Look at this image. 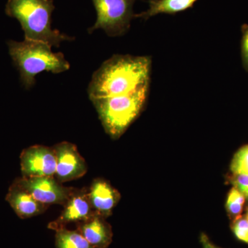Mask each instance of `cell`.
Wrapping results in <instances>:
<instances>
[{
    "label": "cell",
    "instance_id": "cell-1",
    "mask_svg": "<svg viewBox=\"0 0 248 248\" xmlns=\"http://www.w3.org/2000/svg\"><path fill=\"white\" fill-rule=\"evenodd\" d=\"M151 65V57L114 55L93 74L90 99L129 94L149 86Z\"/></svg>",
    "mask_w": 248,
    "mask_h": 248
},
{
    "label": "cell",
    "instance_id": "cell-2",
    "mask_svg": "<svg viewBox=\"0 0 248 248\" xmlns=\"http://www.w3.org/2000/svg\"><path fill=\"white\" fill-rule=\"evenodd\" d=\"M53 0H9L6 14L20 23L27 40L40 41L50 46L59 47L63 41L73 37L54 30L51 27Z\"/></svg>",
    "mask_w": 248,
    "mask_h": 248
},
{
    "label": "cell",
    "instance_id": "cell-3",
    "mask_svg": "<svg viewBox=\"0 0 248 248\" xmlns=\"http://www.w3.org/2000/svg\"><path fill=\"white\" fill-rule=\"evenodd\" d=\"M9 54L20 74L22 84L29 89L35 83V77L42 72L54 74L68 71L70 64L61 53H55L51 47L40 41H9Z\"/></svg>",
    "mask_w": 248,
    "mask_h": 248
},
{
    "label": "cell",
    "instance_id": "cell-4",
    "mask_svg": "<svg viewBox=\"0 0 248 248\" xmlns=\"http://www.w3.org/2000/svg\"><path fill=\"white\" fill-rule=\"evenodd\" d=\"M149 86L136 92L113 97L92 98L106 133L114 140L120 138L146 105Z\"/></svg>",
    "mask_w": 248,
    "mask_h": 248
},
{
    "label": "cell",
    "instance_id": "cell-5",
    "mask_svg": "<svg viewBox=\"0 0 248 248\" xmlns=\"http://www.w3.org/2000/svg\"><path fill=\"white\" fill-rule=\"evenodd\" d=\"M136 0H93L97 11V21L89 29V33L103 29L110 37H118L128 32L135 17L133 5Z\"/></svg>",
    "mask_w": 248,
    "mask_h": 248
},
{
    "label": "cell",
    "instance_id": "cell-6",
    "mask_svg": "<svg viewBox=\"0 0 248 248\" xmlns=\"http://www.w3.org/2000/svg\"><path fill=\"white\" fill-rule=\"evenodd\" d=\"M14 184L28 191L36 200L46 205H64L74 187H65L54 177L17 178Z\"/></svg>",
    "mask_w": 248,
    "mask_h": 248
},
{
    "label": "cell",
    "instance_id": "cell-7",
    "mask_svg": "<svg viewBox=\"0 0 248 248\" xmlns=\"http://www.w3.org/2000/svg\"><path fill=\"white\" fill-rule=\"evenodd\" d=\"M22 177H54L57 158L53 147L35 145L26 148L20 155Z\"/></svg>",
    "mask_w": 248,
    "mask_h": 248
},
{
    "label": "cell",
    "instance_id": "cell-8",
    "mask_svg": "<svg viewBox=\"0 0 248 248\" xmlns=\"http://www.w3.org/2000/svg\"><path fill=\"white\" fill-rule=\"evenodd\" d=\"M53 148L57 158L55 178L58 182L62 184L84 177L87 172L88 166L76 145L63 141Z\"/></svg>",
    "mask_w": 248,
    "mask_h": 248
},
{
    "label": "cell",
    "instance_id": "cell-9",
    "mask_svg": "<svg viewBox=\"0 0 248 248\" xmlns=\"http://www.w3.org/2000/svg\"><path fill=\"white\" fill-rule=\"evenodd\" d=\"M58 218L49 223L48 228L53 231L66 228L70 223H81L92 217L94 210L90 203L89 189L75 188Z\"/></svg>",
    "mask_w": 248,
    "mask_h": 248
},
{
    "label": "cell",
    "instance_id": "cell-10",
    "mask_svg": "<svg viewBox=\"0 0 248 248\" xmlns=\"http://www.w3.org/2000/svg\"><path fill=\"white\" fill-rule=\"evenodd\" d=\"M89 197L94 213L107 218L112 215V210L120 202L121 195L110 183L98 178L90 186Z\"/></svg>",
    "mask_w": 248,
    "mask_h": 248
},
{
    "label": "cell",
    "instance_id": "cell-11",
    "mask_svg": "<svg viewBox=\"0 0 248 248\" xmlns=\"http://www.w3.org/2000/svg\"><path fill=\"white\" fill-rule=\"evenodd\" d=\"M6 201L22 219L40 215L48 208V205L36 200L28 191L14 183L10 186Z\"/></svg>",
    "mask_w": 248,
    "mask_h": 248
},
{
    "label": "cell",
    "instance_id": "cell-12",
    "mask_svg": "<svg viewBox=\"0 0 248 248\" xmlns=\"http://www.w3.org/2000/svg\"><path fill=\"white\" fill-rule=\"evenodd\" d=\"M106 218L97 214L76 224V230L94 248H107L112 243V231Z\"/></svg>",
    "mask_w": 248,
    "mask_h": 248
},
{
    "label": "cell",
    "instance_id": "cell-13",
    "mask_svg": "<svg viewBox=\"0 0 248 248\" xmlns=\"http://www.w3.org/2000/svg\"><path fill=\"white\" fill-rule=\"evenodd\" d=\"M198 0H148L149 9L140 14H135V17L147 19L158 14L174 15L193 7Z\"/></svg>",
    "mask_w": 248,
    "mask_h": 248
},
{
    "label": "cell",
    "instance_id": "cell-14",
    "mask_svg": "<svg viewBox=\"0 0 248 248\" xmlns=\"http://www.w3.org/2000/svg\"><path fill=\"white\" fill-rule=\"evenodd\" d=\"M56 248H94L79 232L70 231L66 228L55 231Z\"/></svg>",
    "mask_w": 248,
    "mask_h": 248
},
{
    "label": "cell",
    "instance_id": "cell-15",
    "mask_svg": "<svg viewBox=\"0 0 248 248\" xmlns=\"http://www.w3.org/2000/svg\"><path fill=\"white\" fill-rule=\"evenodd\" d=\"M246 197L236 187H233L228 193L226 201V210L233 221L241 216Z\"/></svg>",
    "mask_w": 248,
    "mask_h": 248
},
{
    "label": "cell",
    "instance_id": "cell-16",
    "mask_svg": "<svg viewBox=\"0 0 248 248\" xmlns=\"http://www.w3.org/2000/svg\"><path fill=\"white\" fill-rule=\"evenodd\" d=\"M231 170L232 174L248 175V145L235 153L232 160Z\"/></svg>",
    "mask_w": 248,
    "mask_h": 248
},
{
    "label": "cell",
    "instance_id": "cell-17",
    "mask_svg": "<svg viewBox=\"0 0 248 248\" xmlns=\"http://www.w3.org/2000/svg\"><path fill=\"white\" fill-rule=\"evenodd\" d=\"M232 231L236 239L248 245V220L247 217H240L233 221Z\"/></svg>",
    "mask_w": 248,
    "mask_h": 248
},
{
    "label": "cell",
    "instance_id": "cell-18",
    "mask_svg": "<svg viewBox=\"0 0 248 248\" xmlns=\"http://www.w3.org/2000/svg\"><path fill=\"white\" fill-rule=\"evenodd\" d=\"M232 184L248 200V175L245 174H233Z\"/></svg>",
    "mask_w": 248,
    "mask_h": 248
},
{
    "label": "cell",
    "instance_id": "cell-19",
    "mask_svg": "<svg viewBox=\"0 0 248 248\" xmlns=\"http://www.w3.org/2000/svg\"><path fill=\"white\" fill-rule=\"evenodd\" d=\"M242 55L244 62L248 68V26H245L243 31Z\"/></svg>",
    "mask_w": 248,
    "mask_h": 248
},
{
    "label": "cell",
    "instance_id": "cell-20",
    "mask_svg": "<svg viewBox=\"0 0 248 248\" xmlns=\"http://www.w3.org/2000/svg\"><path fill=\"white\" fill-rule=\"evenodd\" d=\"M200 242L203 248H221L217 246L209 239L208 236L205 233H202L200 236Z\"/></svg>",
    "mask_w": 248,
    "mask_h": 248
},
{
    "label": "cell",
    "instance_id": "cell-21",
    "mask_svg": "<svg viewBox=\"0 0 248 248\" xmlns=\"http://www.w3.org/2000/svg\"><path fill=\"white\" fill-rule=\"evenodd\" d=\"M246 217H247V218H248V213H247V216H246Z\"/></svg>",
    "mask_w": 248,
    "mask_h": 248
}]
</instances>
